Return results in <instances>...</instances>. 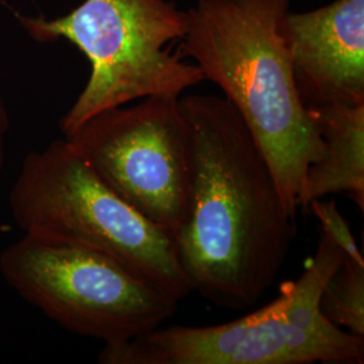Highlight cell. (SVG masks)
<instances>
[{
    "label": "cell",
    "instance_id": "obj_1",
    "mask_svg": "<svg viewBox=\"0 0 364 364\" xmlns=\"http://www.w3.org/2000/svg\"><path fill=\"white\" fill-rule=\"evenodd\" d=\"M192 147L189 207L174 237L193 291L242 311L273 287L296 237L273 171L224 96L182 95Z\"/></svg>",
    "mask_w": 364,
    "mask_h": 364
},
{
    "label": "cell",
    "instance_id": "obj_2",
    "mask_svg": "<svg viewBox=\"0 0 364 364\" xmlns=\"http://www.w3.org/2000/svg\"><path fill=\"white\" fill-rule=\"evenodd\" d=\"M287 11L289 0H196L180 49L243 119L296 219L306 171L324 142L287 52Z\"/></svg>",
    "mask_w": 364,
    "mask_h": 364
},
{
    "label": "cell",
    "instance_id": "obj_3",
    "mask_svg": "<svg viewBox=\"0 0 364 364\" xmlns=\"http://www.w3.org/2000/svg\"><path fill=\"white\" fill-rule=\"evenodd\" d=\"M344 251L321 230L316 252L297 279L257 312L209 326H158L123 343L107 344L103 364H359L364 338L329 323L318 299Z\"/></svg>",
    "mask_w": 364,
    "mask_h": 364
},
{
    "label": "cell",
    "instance_id": "obj_4",
    "mask_svg": "<svg viewBox=\"0 0 364 364\" xmlns=\"http://www.w3.org/2000/svg\"><path fill=\"white\" fill-rule=\"evenodd\" d=\"M9 204L23 234L97 251L177 304L193 293L173 239L109 189L65 138L27 154Z\"/></svg>",
    "mask_w": 364,
    "mask_h": 364
},
{
    "label": "cell",
    "instance_id": "obj_5",
    "mask_svg": "<svg viewBox=\"0 0 364 364\" xmlns=\"http://www.w3.org/2000/svg\"><path fill=\"white\" fill-rule=\"evenodd\" d=\"M14 15L31 38L66 39L91 65L84 90L60 122L64 136L105 109L149 96H182L204 81L198 66L171 53L188 16L169 0H84L53 19Z\"/></svg>",
    "mask_w": 364,
    "mask_h": 364
},
{
    "label": "cell",
    "instance_id": "obj_6",
    "mask_svg": "<svg viewBox=\"0 0 364 364\" xmlns=\"http://www.w3.org/2000/svg\"><path fill=\"white\" fill-rule=\"evenodd\" d=\"M0 274L50 320L105 346L164 326L178 306L103 254L38 235L3 250Z\"/></svg>",
    "mask_w": 364,
    "mask_h": 364
},
{
    "label": "cell",
    "instance_id": "obj_7",
    "mask_svg": "<svg viewBox=\"0 0 364 364\" xmlns=\"http://www.w3.org/2000/svg\"><path fill=\"white\" fill-rule=\"evenodd\" d=\"M180 97L109 108L65 136L92 170L146 220L174 237L192 188V147Z\"/></svg>",
    "mask_w": 364,
    "mask_h": 364
},
{
    "label": "cell",
    "instance_id": "obj_8",
    "mask_svg": "<svg viewBox=\"0 0 364 364\" xmlns=\"http://www.w3.org/2000/svg\"><path fill=\"white\" fill-rule=\"evenodd\" d=\"M306 105H364V0H333L282 21Z\"/></svg>",
    "mask_w": 364,
    "mask_h": 364
},
{
    "label": "cell",
    "instance_id": "obj_9",
    "mask_svg": "<svg viewBox=\"0 0 364 364\" xmlns=\"http://www.w3.org/2000/svg\"><path fill=\"white\" fill-rule=\"evenodd\" d=\"M324 142L320 161L305 176L299 208L335 193H347L364 209V105H309Z\"/></svg>",
    "mask_w": 364,
    "mask_h": 364
},
{
    "label": "cell",
    "instance_id": "obj_10",
    "mask_svg": "<svg viewBox=\"0 0 364 364\" xmlns=\"http://www.w3.org/2000/svg\"><path fill=\"white\" fill-rule=\"evenodd\" d=\"M318 308L329 323L364 338V262L344 255L323 287Z\"/></svg>",
    "mask_w": 364,
    "mask_h": 364
},
{
    "label": "cell",
    "instance_id": "obj_11",
    "mask_svg": "<svg viewBox=\"0 0 364 364\" xmlns=\"http://www.w3.org/2000/svg\"><path fill=\"white\" fill-rule=\"evenodd\" d=\"M308 209H311L316 218L321 223V230L329 235L344 251L346 257L364 262L363 254L356 245V239L352 234L348 221L340 213L333 200L318 198L314 200Z\"/></svg>",
    "mask_w": 364,
    "mask_h": 364
},
{
    "label": "cell",
    "instance_id": "obj_12",
    "mask_svg": "<svg viewBox=\"0 0 364 364\" xmlns=\"http://www.w3.org/2000/svg\"><path fill=\"white\" fill-rule=\"evenodd\" d=\"M10 129V117L7 108L4 105V100L0 95V171L4 166V159H6V138L7 132Z\"/></svg>",
    "mask_w": 364,
    "mask_h": 364
}]
</instances>
